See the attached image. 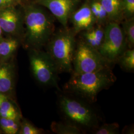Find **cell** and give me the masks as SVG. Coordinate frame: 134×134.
<instances>
[{
  "mask_svg": "<svg viewBox=\"0 0 134 134\" xmlns=\"http://www.w3.org/2000/svg\"><path fill=\"white\" fill-rule=\"evenodd\" d=\"M23 10L25 46L29 49H41L54 34L53 19L39 5L28 4L23 7Z\"/></svg>",
  "mask_w": 134,
  "mask_h": 134,
  "instance_id": "1",
  "label": "cell"
},
{
  "mask_svg": "<svg viewBox=\"0 0 134 134\" xmlns=\"http://www.w3.org/2000/svg\"><path fill=\"white\" fill-rule=\"evenodd\" d=\"M116 81V77L111 67L84 74L72 73L71 78L64 85V90L89 102H94L97 100L99 92L112 85Z\"/></svg>",
  "mask_w": 134,
  "mask_h": 134,
  "instance_id": "2",
  "label": "cell"
},
{
  "mask_svg": "<svg viewBox=\"0 0 134 134\" xmlns=\"http://www.w3.org/2000/svg\"><path fill=\"white\" fill-rule=\"evenodd\" d=\"M75 33L64 27L54 33L49 40L47 52L57 69L59 74L73 72V59L77 46Z\"/></svg>",
  "mask_w": 134,
  "mask_h": 134,
  "instance_id": "3",
  "label": "cell"
},
{
  "mask_svg": "<svg viewBox=\"0 0 134 134\" xmlns=\"http://www.w3.org/2000/svg\"><path fill=\"white\" fill-rule=\"evenodd\" d=\"M60 110L69 122L86 129L99 127L98 117L91 106L71 96L61 95L59 97Z\"/></svg>",
  "mask_w": 134,
  "mask_h": 134,
  "instance_id": "4",
  "label": "cell"
},
{
  "mask_svg": "<svg viewBox=\"0 0 134 134\" xmlns=\"http://www.w3.org/2000/svg\"><path fill=\"white\" fill-rule=\"evenodd\" d=\"M29 59L34 78L43 86H53L61 91L58 85V71L47 52L41 49H30Z\"/></svg>",
  "mask_w": 134,
  "mask_h": 134,
  "instance_id": "5",
  "label": "cell"
},
{
  "mask_svg": "<svg viewBox=\"0 0 134 134\" xmlns=\"http://www.w3.org/2000/svg\"><path fill=\"white\" fill-rule=\"evenodd\" d=\"M127 43L123 29L117 22L110 21L104 28V36L99 52L111 65L126 50Z\"/></svg>",
  "mask_w": 134,
  "mask_h": 134,
  "instance_id": "6",
  "label": "cell"
},
{
  "mask_svg": "<svg viewBox=\"0 0 134 134\" xmlns=\"http://www.w3.org/2000/svg\"><path fill=\"white\" fill-rule=\"evenodd\" d=\"M72 66V73L80 74L111 67L112 65L106 60L98 50L91 48L82 41L77 44Z\"/></svg>",
  "mask_w": 134,
  "mask_h": 134,
  "instance_id": "7",
  "label": "cell"
},
{
  "mask_svg": "<svg viewBox=\"0 0 134 134\" xmlns=\"http://www.w3.org/2000/svg\"><path fill=\"white\" fill-rule=\"evenodd\" d=\"M24 13L18 6L0 8V26L3 33L19 37L24 30Z\"/></svg>",
  "mask_w": 134,
  "mask_h": 134,
  "instance_id": "8",
  "label": "cell"
},
{
  "mask_svg": "<svg viewBox=\"0 0 134 134\" xmlns=\"http://www.w3.org/2000/svg\"><path fill=\"white\" fill-rule=\"evenodd\" d=\"M36 3L46 8L64 27L75 5V0H36Z\"/></svg>",
  "mask_w": 134,
  "mask_h": 134,
  "instance_id": "9",
  "label": "cell"
},
{
  "mask_svg": "<svg viewBox=\"0 0 134 134\" xmlns=\"http://www.w3.org/2000/svg\"><path fill=\"white\" fill-rule=\"evenodd\" d=\"M96 22L90 7L83 5L72 16L74 31L75 34L91 28Z\"/></svg>",
  "mask_w": 134,
  "mask_h": 134,
  "instance_id": "10",
  "label": "cell"
},
{
  "mask_svg": "<svg viewBox=\"0 0 134 134\" xmlns=\"http://www.w3.org/2000/svg\"><path fill=\"white\" fill-rule=\"evenodd\" d=\"M14 69L13 64L7 61L0 64V93L5 94L14 86Z\"/></svg>",
  "mask_w": 134,
  "mask_h": 134,
  "instance_id": "11",
  "label": "cell"
},
{
  "mask_svg": "<svg viewBox=\"0 0 134 134\" xmlns=\"http://www.w3.org/2000/svg\"><path fill=\"white\" fill-rule=\"evenodd\" d=\"M85 31L82 41L91 48L98 51L104 39V28L102 25L97 24L95 27L92 26Z\"/></svg>",
  "mask_w": 134,
  "mask_h": 134,
  "instance_id": "12",
  "label": "cell"
},
{
  "mask_svg": "<svg viewBox=\"0 0 134 134\" xmlns=\"http://www.w3.org/2000/svg\"><path fill=\"white\" fill-rule=\"evenodd\" d=\"M98 2L105 10L111 21L117 23L121 20L123 11V0H99Z\"/></svg>",
  "mask_w": 134,
  "mask_h": 134,
  "instance_id": "13",
  "label": "cell"
},
{
  "mask_svg": "<svg viewBox=\"0 0 134 134\" xmlns=\"http://www.w3.org/2000/svg\"><path fill=\"white\" fill-rule=\"evenodd\" d=\"M20 40L18 37L10 36L0 40V59L7 61L11 57L19 46Z\"/></svg>",
  "mask_w": 134,
  "mask_h": 134,
  "instance_id": "14",
  "label": "cell"
},
{
  "mask_svg": "<svg viewBox=\"0 0 134 134\" xmlns=\"http://www.w3.org/2000/svg\"><path fill=\"white\" fill-rule=\"evenodd\" d=\"M0 117L19 121L21 115L15 106L7 98L0 107Z\"/></svg>",
  "mask_w": 134,
  "mask_h": 134,
  "instance_id": "15",
  "label": "cell"
},
{
  "mask_svg": "<svg viewBox=\"0 0 134 134\" xmlns=\"http://www.w3.org/2000/svg\"><path fill=\"white\" fill-rule=\"evenodd\" d=\"M51 129L54 133L57 134H82L81 129L79 127L69 122H53Z\"/></svg>",
  "mask_w": 134,
  "mask_h": 134,
  "instance_id": "16",
  "label": "cell"
},
{
  "mask_svg": "<svg viewBox=\"0 0 134 134\" xmlns=\"http://www.w3.org/2000/svg\"><path fill=\"white\" fill-rule=\"evenodd\" d=\"M117 63L127 72H132L134 70V50L128 49L124 51L118 58Z\"/></svg>",
  "mask_w": 134,
  "mask_h": 134,
  "instance_id": "17",
  "label": "cell"
},
{
  "mask_svg": "<svg viewBox=\"0 0 134 134\" xmlns=\"http://www.w3.org/2000/svg\"><path fill=\"white\" fill-rule=\"evenodd\" d=\"M0 127L5 134H17L20 129L19 121L0 117Z\"/></svg>",
  "mask_w": 134,
  "mask_h": 134,
  "instance_id": "18",
  "label": "cell"
},
{
  "mask_svg": "<svg viewBox=\"0 0 134 134\" xmlns=\"http://www.w3.org/2000/svg\"><path fill=\"white\" fill-rule=\"evenodd\" d=\"M124 31L127 45L130 49L133 48L134 45V23L132 18L123 23Z\"/></svg>",
  "mask_w": 134,
  "mask_h": 134,
  "instance_id": "19",
  "label": "cell"
},
{
  "mask_svg": "<svg viewBox=\"0 0 134 134\" xmlns=\"http://www.w3.org/2000/svg\"><path fill=\"white\" fill-rule=\"evenodd\" d=\"M95 134H118L119 133V125L113 123L103 124L94 130Z\"/></svg>",
  "mask_w": 134,
  "mask_h": 134,
  "instance_id": "20",
  "label": "cell"
},
{
  "mask_svg": "<svg viewBox=\"0 0 134 134\" xmlns=\"http://www.w3.org/2000/svg\"><path fill=\"white\" fill-rule=\"evenodd\" d=\"M19 134H40L42 133L41 130L35 127L27 120H24L20 125Z\"/></svg>",
  "mask_w": 134,
  "mask_h": 134,
  "instance_id": "21",
  "label": "cell"
},
{
  "mask_svg": "<svg viewBox=\"0 0 134 134\" xmlns=\"http://www.w3.org/2000/svg\"><path fill=\"white\" fill-rule=\"evenodd\" d=\"M123 5L127 16L132 18L134 14V0H123Z\"/></svg>",
  "mask_w": 134,
  "mask_h": 134,
  "instance_id": "22",
  "label": "cell"
},
{
  "mask_svg": "<svg viewBox=\"0 0 134 134\" xmlns=\"http://www.w3.org/2000/svg\"><path fill=\"white\" fill-rule=\"evenodd\" d=\"M23 1V0H0V8L19 6L21 4Z\"/></svg>",
  "mask_w": 134,
  "mask_h": 134,
  "instance_id": "23",
  "label": "cell"
},
{
  "mask_svg": "<svg viewBox=\"0 0 134 134\" xmlns=\"http://www.w3.org/2000/svg\"><path fill=\"white\" fill-rule=\"evenodd\" d=\"M90 9L92 15L95 19V21H97L98 19V10L96 4V2H93L91 4L90 6Z\"/></svg>",
  "mask_w": 134,
  "mask_h": 134,
  "instance_id": "24",
  "label": "cell"
},
{
  "mask_svg": "<svg viewBox=\"0 0 134 134\" xmlns=\"http://www.w3.org/2000/svg\"><path fill=\"white\" fill-rule=\"evenodd\" d=\"M6 98H7V97L6 96L5 94L0 93V107L2 105V103H3V102L5 100Z\"/></svg>",
  "mask_w": 134,
  "mask_h": 134,
  "instance_id": "25",
  "label": "cell"
},
{
  "mask_svg": "<svg viewBox=\"0 0 134 134\" xmlns=\"http://www.w3.org/2000/svg\"><path fill=\"white\" fill-rule=\"evenodd\" d=\"M125 133L126 134H134V128H127Z\"/></svg>",
  "mask_w": 134,
  "mask_h": 134,
  "instance_id": "26",
  "label": "cell"
},
{
  "mask_svg": "<svg viewBox=\"0 0 134 134\" xmlns=\"http://www.w3.org/2000/svg\"><path fill=\"white\" fill-rule=\"evenodd\" d=\"M3 37V31L0 26V40H1Z\"/></svg>",
  "mask_w": 134,
  "mask_h": 134,
  "instance_id": "27",
  "label": "cell"
},
{
  "mask_svg": "<svg viewBox=\"0 0 134 134\" xmlns=\"http://www.w3.org/2000/svg\"><path fill=\"white\" fill-rule=\"evenodd\" d=\"M1 132H0V134H1Z\"/></svg>",
  "mask_w": 134,
  "mask_h": 134,
  "instance_id": "28",
  "label": "cell"
}]
</instances>
